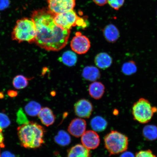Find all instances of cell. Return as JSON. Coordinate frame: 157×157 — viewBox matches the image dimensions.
<instances>
[{"label":"cell","instance_id":"obj_1","mask_svg":"<svg viewBox=\"0 0 157 157\" xmlns=\"http://www.w3.org/2000/svg\"><path fill=\"white\" fill-rule=\"evenodd\" d=\"M55 15L48 9L44 8L33 11L31 18L36 28L35 44L47 51L58 52L67 44L71 31L56 25Z\"/></svg>","mask_w":157,"mask_h":157},{"label":"cell","instance_id":"obj_2","mask_svg":"<svg viewBox=\"0 0 157 157\" xmlns=\"http://www.w3.org/2000/svg\"><path fill=\"white\" fill-rule=\"evenodd\" d=\"M17 135L21 146L28 149H37L44 142L46 131L42 126L33 121L23 124L17 128Z\"/></svg>","mask_w":157,"mask_h":157},{"label":"cell","instance_id":"obj_3","mask_svg":"<svg viewBox=\"0 0 157 157\" xmlns=\"http://www.w3.org/2000/svg\"><path fill=\"white\" fill-rule=\"evenodd\" d=\"M36 36V26L31 18L23 17L17 20L11 33V38L19 43L35 42Z\"/></svg>","mask_w":157,"mask_h":157},{"label":"cell","instance_id":"obj_4","mask_svg":"<svg viewBox=\"0 0 157 157\" xmlns=\"http://www.w3.org/2000/svg\"><path fill=\"white\" fill-rule=\"evenodd\" d=\"M105 147L110 155L125 151L128 146V139L125 135L116 131H112L105 136Z\"/></svg>","mask_w":157,"mask_h":157},{"label":"cell","instance_id":"obj_5","mask_svg":"<svg viewBox=\"0 0 157 157\" xmlns=\"http://www.w3.org/2000/svg\"><path fill=\"white\" fill-rule=\"evenodd\" d=\"M157 112V108L152 106L150 102L144 98H140L135 103L132 108L133 119L142 124L150 121Z\"/></svg>","mask_w":157,"mask_h":157},{"label":"cell","instance_id":"obj_6","mask_svg":"<svg viewBox=\"0 0 157 157\" xmlns=\"http://www.w3.org/2000/svg\"><path fill=\"white\" fill-rule=\"evenodd\" d=\"M79 18L75 12L72 10L55 15L54 21L63 28L70 30L72 27L77 25Z\"/></svg>","mask_w":157,"mask_h":157},{"label":"cell","instance_id":"obj_7","mask_svg":"<svg viewBox=\"0 0 157 157\" xmlns=\"http://www.w3.org/2000/svg\"><path fill=\"white\" fill-rule=\"evenodd\" d=\"M48 9L55 15L73 10L75 0H47Z\"/></svg>","mask_w":157,"mask_h":157},{"label":"cell","instance_id":"obj_8","mask_svg":"<svg viewBox=\"0 0 157 157\" xmlns=\"http://www.w3.org/2000/svg\"><path fill=\"white\" fill-rule=\"evenodd\" d=\"M71 47L74 52L78 54H85L91 47V43L87 37L77 32L71 42Z\"/></svg>","mask_w":157,"mask_h":157},{"label":"cell","instance_id":"obj_9","mask_svg":"<svg viewBox=\"0 0 157 157\" xmlns=\"http://www.w3.org/2000/svg\"><path fill=\"white\" fill-rule=\"evenodd\" d=\"M74 111L76 115L80 118H88L93 111V106L88 100L82 99L79 100L74 105Z\"/></svg>","mask_w":157,"mask_h":157},{"label":"cell","instance_id":"obj_10","mask_svg":"<svg viewBox=\"0 0 157 157\" xmlns=\"http://www.w3.org/2000/svg\"><path fill=\"white\" fill-rule=\"evenodd\" d=\"M82 145L89 150H94L99 146L100 139L99 135L95 131H86L81 137Z\"/></svg>","mask_w":157,"mask_h":157},{"label":"cell","instance_id":"obj_11","mask_svg":"<svg viewBox=\"0 0 157 157\" xmlns=\"http://www.w3.org/2000/svg\"><path fill=\"white\" fill-rule=\"evenodd\" d=\"M86 128V121L81 118H76L71 122L68 131L74 137H79L85 132Z\"/></svg>","mask_w":157,"mask_h":157},{"label":"cell","instance_id":"obj_12","mask_svg":"<svg viewBox=\"0 0 157 157\" xmlns=\"http://www.w3.org/2000/svg\"><path fill=\"white\" fill-rule=\"evenodd\" d=\"M38 116L41 122L47 127L53 124L56 119L52 111L48 107L42 108Z\"/></svg>","mask_w":157,"mask_h":157},{"label":"cell","instance_id":"obj_13","mask_svg":"<svg viewBox=\"0 0 157 157\" xmlns=\"http://www.w3.org/2000/svg\"><path fill=\"white\" fill-rule=\"evenodd\" d=\"M103 33L105 40L110 43L116 42L120 37L119 29L112 24L106 25L103 29Z\"/></svg>","mask_w":157,"mask_h":157},{"label":"cell","instance_id":"obj_14","mask_svg":"<svg viewBox=\"0 0 157 157\" xmlns=\"http://www.w3.org/2000/svg\"><path fill=\"white\" fill-rule=\"evenodd\" d=\"M67 157H91L89 149L83 145L78 144L69 149Z\"/></svg>","mask_w":157,"mask_h":157},{"label":"cell","instance_id":"obj_15","mask_svg":"<svg viewBox=\"0 0 157 157\" xmlns=\"http://www.w3.org/2000/svg\"><path fill=\"white\" fill-rule=\"evenodd\" d=\"M95 63L98 67L105 70L109 68L113 63V59L106 52H101L95 56Z\"/></svg>","mask_w":157,"mask_h":157},{"label":"cell","instance_id":"obj_16","mask_svg":"<svg viewBox=\"0 0 157 157\" xmlns=\"http://www.w3.org/2000/svg\"><path fill=\"white\" fill-rule=\"evenodd\" d=\"M105 86L101 82L95 81L89 86L90 95L94 99H101L105 93Z\"/></svg>","mask_w":157,"mask_h":157},{"label":"cell","instance_id":"obj_17","mask_svg":"<svg viewBox=\"0 0 157 157\" xmlns=\"http://www.w3.org/2000/svg\"><path fill=\"white\" fill-rule=\"evenodd\" d=\"M82 75L85 79L91 82H95L99 79L101 76L99 69L93 66H87L84 68Z\"/></svg>","mask_w":157,"mask_h":157},{"label":"cell","instance_id":"obj_18","mask_svg":"<svg viewBox=\"0 0 157 157\" xmlns=\"http://www.w3.org/2000/svg\"><path fill=\"white\" fill-rule=\"evenodd\" d=\"M107 122L103 117L97 116L93 118L91 121L92 128L95 132H102L105 130L107 126Z\"/></svg>","mask_w":157,"mask_h":157},{"label":"cell","instance_id":"obj_19","mask_svg":"<svg viewBox=\"0 0 157 157\" xmlns=\"http://www.w3.org/2000/svg\"><path fill=\"white\" fill-rule=\"evenodd\" d=\"M61 61L66 65L69 67L74 66L77 61V57L73 52L66 51L63 54Z\"/></svg>","mask_w":157,"mask_h":157},{"label":"cell","instance_id":"obj_20","mask_svg":"<svg viewBox=\"0 0 157 157\" xmlns=\"http://www.w3.org/2000/svg\"><path fill=\"white\" fill-rule=\"evenodd\" d=\"M143 135L147 140H156L157 139V127L153 125H146L143 129Z\"/></svg>","mask_w":157,"mask_h":157},{"label":"cell","instance_id":"obj_21","mask_svg":"<svg viewBox=\"0 0 157 157\" xmlns=\"http://www.w3.org/2000/svg\"><path fill=\"white\" fill-rule=\"evenodd\" d=\"M55 142L60 146H65L69 144L71 142L70 135L65 131L61 130L55 137Z\"/></svg>","mask_w":157,"mask_h":157},{"label":"cell","instance_id":"obj_22","mask_svg":"<svg viewBox=\"0 0 157 157\" xmlns=\"http://www.w3.org/2000/svg\"><path fill=\"white\" fill-rule=\"evenodd\" d=\"M32 78L25 77L21 75H17L13 78V86L17 89H24L28 86L29 80Z\"/></svg>","mask_w":157,"mask_h":157},{"label":"cell","instance_id":"obj_23","mask_svg":"<svg viewBox=\"0 0 157 157\" xmlns=\"http://www.w3.org/2000/svg\"><path fill=\"white\" fill-rule=\"evenodd\" d=\"M25 109L27 114L31 117H36L38 115L42 107L37 102L31 101L25 106Z\"/></svg>","mask_w":157,"mask_h":157},{"label":"cell","instance_id":"obj_24","mask_svg":"<svg viewBox=\"0 0 157 157\" xmlns=\"http://www.w3.org/2000/svg\"><path fill=\"white\" fill-rule=\"evenodd\" d=\"M122 73L125 75L129 76L136 73L137 71V67L136 63L132 60L124 63L121 67Z\"/></svg>","mask_w":157,"mask_h":157},{"label":"cell","instance_id":"obj_25","mask_svg":"<svg viewBox=\"0 0 157 157\" xmlns=\"http://www.w3.org/2000/svg\"><path fill=\"white\" fill-rule=\"evenodd\" d=\"M10 124V121L6 115L0 113V128L2 129L6 128Z\"/></svg>","mask_w":157,"mask_h":157},{"label":"cell","instance_id":"obj_26","mask_svg":"<svg viewBox=\"0 0 157 157\" xmlns=\"http://www.w3.org/2000/svg\"><path fill=\"white\" fill-rule=\"evenodd\" d=\"M107 2L112 8L118 10L123 5L124 0H107Z\"/></svg>","mask_w":157,"mask_h":157},{"label":"cell","instance_id":"obj_27","mask_svg":"<svg viewBox=\"0 0 157 157\" xmlns=\"http://www.w3.org/2000/svg\"><path fill=\"white\" fill-rule=\"evenodd\" d=\"M135 157H156L150 150L140 151L136 153Z\"/></svg>","mask_w":157,"mask_h":157},{"label":"cell","instance_id":"obj_28","mask_svg":"<svg viewBox=\"0 0 157 157\" xmlns=\"http://www.w3.org/2000/svg\"><path fill=\"white\" fill-rule=\"evenodd\" d=\"M10 3V0H0V11L5 10L8 8Z\"/></svg>","mask_w":157,"mask_h":157},{"label":"cell","instance_id":"obj_29","mask_svg":"<svg viewBox=\"0 0 157 157\" xmlns=\"http://www.w3.org/2000/svg\"><path fill=\"white\" fill-rule=\"evenodd\" d=\"M3 129L0 128V148H4L5 147L4 144V137L2 132Z\"/></svg>","mask_w":157,"mask_h":157},{"label":"cell","instance_id":"obj_30","mask_svg":"<svg viewBox=\"0 0 157 157\" xmlns=\"http://www.w3.org/2000/svg\"><path fill=\"white\" fill-rule=\"evenodd\" d=\"M94 2L99 6H103L107 2V0H93Z\"/></svg>","mask_w":157,"mask_h":157},{"label":"cell","instance_id":"obj_31","mask_svg":"<svg viewBox=\"0 0 157 157\" xmlns=\"http://www.w3.org/2000/svg\"><path fill=\"white\" fill-rule=\"evenodd\" d=\"M120 157H135V156L132 153L125 151L123 152Z\"/></svg>","mask_w":157,"mask_h":157},{"label":"cell","instance_id":"obj_32","mask_svg":"<svg viewBox=\"0 0 157 157\" xmlns=\"http://www.w3.org/2000/svg\"><path fill=\"white\" fill-rule=\"evenodd\" d=\"M0 157H15L14 155L12 154L11 153L8 151H5L1 154Z\"/></svg>","mask_w":157,"mask_h":157},{"label":"cell","instance_id":"obj_33","mask_svg":"<svg viewBox=\"0 0 157 157\" xmlns=\"http://www.w3.org/2000/svg\"><path fill=\"white\" fill-rule=\"evenodd\" d=\"M4 97L3 94L0 92V98H3Z\"/></svg>","mask_w":157,"mask_h":157},{"label":"cell","instance_id":"obj_34","mask_svg":"<svg viewBox=\"0 0 157 157\" xmlns=\"http://www.w3.org/2000/svg\"><path fill=\"white\" fill-rule=\"evenodd\" d=\"M0 19H1V15H0Z\"/></svg>","mask_w":157,"mask_h":157},{"label":"cell","instance_id":"obj_35","mask_svg":"<svg viewBox=\"0 0 157 157\" xmlns=\"http://www.w3.org/2000/svg\"><path fill=\"white\" fill-rule=\"evenodd\" d=\"M0 157H1V153H0Z\"/></svg>","mask_w":157,"mask_h":157},{"label":"cell","instance_id":"obj_36","mask_svg":"<svg viewBox=\"0 0 157 157\" xmlns=\"http://www.w3.org/2000/svg\"></svg>","mask_w":157,"mask_h":157}]
</instances>
